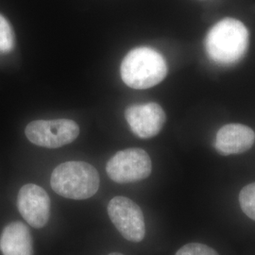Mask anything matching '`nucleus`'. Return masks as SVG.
Here are the masks:
<instances>
[{
    "mask_svg": "<svg viewBox=\"0 0 255 255\" xmlns=\"http://www.w3.org/2000/svg\"><path fill=\"white\" fill-rule=\"evenodd\" d=\"M152 170L149 155L142 148H127L114 155L106 165L110 179L118 183H130L146 179Z\"/></svg>",
    "mask_w": 255,
    "mask_h": 255,
    "instance_id": "obj_5",
    "label": "nucleus"
},
{
    "mask_svg": "<svg viewBox=\"0 0 255 255\" xmlns=\"http://www.w3.org/2000/svg\"><path fill=\"white\" fill-rule=\"evenodd\" d=\"M15 43L13 29L8 20L0 14V53H9Z\"/></svg>",
    "mask_w": 255,
    "mask_h": 255,
    "instance_id": "obj_12",
    "label": "nucleus"
},
{
    "mask_svg": "<svg viewBox=\"0 0 255 255\" xmlns=\"http://www.w3.org/2000/svg\"><path fill=\"white\" fill-rule=\"evenodd\" d=\"M120 73L123 82L133 89H147L159 84L167 74L162 55L150 47H136L122 61Z\"/></svg>",
    "mask_w": 255,
    "mask_h": 255,
    "instance_id": "obj_3",
    "label": "nucleus"
},
{
    "mask_svg": "<svg viewBox=\"0 0 255 255\" xmlns=\"http://www.w3.org/2000/svg\"><path fill=\"white\" fill-rule=\"evenodd\" d=\"M175 255H219L213 248L201 243H189L182 247Z\"/></svg>",
    "mask_w": 255,
    "mask_h": 255,
    "instance_id": "obj_13",
    "label": "nucleus"
},
{
    "mask_svg": "<svg viewBox=\"0 0 255 255\" xmlns=\"http://www.w3.org/2000/svg\"><path fill=\"white\" fill-rule=\"evenodd\" d=\"M100 174L92 164L71 161L59 164L51 174L55 193L70 200H87L100 188Z\"/></svg>",
    "mask_w": 255,
    "mask_h": 255,
    "instance_id": "obj_2",
    "label": "nucleus"
},
{
    "mask_svg": "<svg viewBox=\"0 0 255 255\" xmlns=\"http://www.w3.org/2000/svg\"><path fill=\"white\" fill-rule=\"evenodd\" d=\"M17 208L22 218L33 228H43L49 221L50 199L46 190L36 184L27 183L21 187Z\"/></svg>",
    "mask_w": 255,
    "mask_h": 255,
    "instance_id": "obj_7",
    "label": "nucleus"
},
{
    "mask_svg": "<svg viewBox=\"0 0 255 255\" xmlns=\"http://www.w3.org/2000/svg\"><path fill=\"white\" fill-rule=\"evenodd\" d=\"M239 203L247 217L255 221V182L243 187L239 194Z\"/></svg>",
    "mask_w": 255,
    "mask_h": 255,
    "instance_id": "obj_11",
    "label": "nucleus"
},
{
    "mask_svg": "<svg viewBox=\"0 0 255 255\" xmlns=\"http://www.w3.org/2000/svg\"><path fill=\"white\" fill-rule=\"evenodd\" d=\"M0 253L2 255H33V239L27 225L12 221L0 234Z\"/></svg>",
    "mask_w": 255,
    "mask_h": 255,
    "instance_id": "obj_10",
    "label": "nucleus"
},
{
    "mask_svg": "<svg viewBox=\"0 0 255 255\" xmlns=\"http://www.w3.org/2000/svg\"><path fill=\"white\" fill-rule=\"evenodd\" d=\"M255 142L253 128L242 124H228L218 131L215 146L220 154H239L249 150Z\"/></svg>",
    "mask_w": 255,
    "mask_h": 255,
    "instance_id": "obj_9",
    "label": "nucleus"
},
{
    "mask_svg": "<svg viewBox=\"0 0 255 255\" xmlns=\"http://www.w3.org/2000/svg\"><path fill=\"white\" fill-rule=\"evenodd\" d=\"M109 255H121V254H119V253H113V254H110Z\"/></svg>",
    "mask_w": 255,
    "mask_h": 255,
    "instance_id": "obj_14",
    "label": "nucleus"
},
{
    "mask_svg": "<svg viewBox=\"0 0 255 255\" xmlns=\"http://www.w3.org/2000/svg\"><path fill=\"white\" fill-rule=\"evenodd\" d=\"M249 31L239 20L224 18L211 28L205 39V48L210 59L217 64H237L246 54Z\"/></svg>",
    "mask_w": 255,
    "mask_h": 255,
    "instance_id": "obj_1",
    "label": "nucleus"
},
{
    "mask_svg": "<svg viewBox=\"0 0 255 255\" xmlns=\"http://www.w3.org/2000/svg\"><path fill=\"white\" fill-rule=\"evenodd\" d=\"M125 118L132 132L143 139L156 136L166 120L164 110L155 102L129 106Z\"/></svg>",
    "mask_w": 255,
    "mask_h": 255,
    "instance_id": "obj_8",
    "label": "nucleus"
},
{
    "mask_svg": "<svg viewBox=\"0 0 255 255\" xmlns=\"http://www.w3.org/2000/svg\"><path fill=\"white\" fill-rule=\"evenodd\" d=\"M25 133L36 146L58 148L75 141L80 135V127L71 119L36 120L27 125Z\"/></svg>",
    "mask_w": 255,
    "mask_h": 255,
    "instance_id": "obj_4",
    "label": "nucleus"
},
{
    "mask_svg": "<svg viewBox=\"0 0 255 255\" xmlns=\"http://www.w3.org/2000/svg\"><path fill=\"white\" fill-rule=\"evenodd\" d=\"M107 211L111 221L126 240L138 243L144 239L145 219L142 210L134 201L117 196L110 201Z\"/></svg>",
    "mask_w": 255,
    "mask_h": 255,
    "instance_id": "obj_6",
    "label": "nucleus"
}]
</instances>
